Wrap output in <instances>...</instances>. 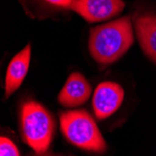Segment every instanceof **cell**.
I'll list each match as a JSON object with an SVG mask.
<instances>
[{"label": "cell", "mask_w": 156, "mask_h": 156, "mask_svg": "<svg viewBox=\"0 0 156 156\" xmlns=\"http://www.w3.org/2000/svg\"><path fill=\"white\" fill-rule=\"evenodd\" d=\"M133 43L131 19L125 16L91 28L88 49L94 60L105 66L118 61Z\"/></svg>", "instance_id": "6da1fadb"}, {"label": "cell", "mask_w": 156, "mask_h": 156, "mask_svg": "<svg viewBox=\"0 0 156 156\" xmlns=\"http://www.w3.org/2000/svg\"><path fill=\"white\" fill-rule=\"evenodd\" d=\"M60 127L65 137L76 147L97 153H104L107 143L94 118L84 109L62 112Z\"/></svg>", "instance_id": "7a4b0ae2"}, {"label": "cell", "mask_w": 156, "mask_h": 156, "mask_svg": "<svg viewBox=\"0 0 156 156\" xmlns=\"http://www.w3.org/2000/svg\"><path fill=\"white\" fill-rule=\"evenodd\" d=\"M20 123L24 142L36 153H45L54 132V121L50 112L36 101H27L21 108Z\"/></svg>", "instance_id": "3957f363"}, {"label": "cell", "mask_w": 156, "mask_h": 156, "mask_svg": "<svg viewBox=\"0 0 156 156\" xmlns=\"http://www.w3.org/2000/svg\"><path fill=\"white\" fill-rule=\"evenodd\" d=\"M124 6L122 0H74L70 9L88 23H97L116 17Z\"/></svg>", "instance_id": "277c9868"}, {"label": "cell", "mask_w": 156, "mask_h": 156, "mask_svg": "<svg viewBox=\"0 0 156 156\" xmlns=\"http://www.w3.org/2000/svg\"><path fill=\"white\" fill-rule=\"evenodd\" d=\"M124 98V90L114 81L98 84L93 95V108L98 120L111 116L121 107Z\"/></svg>", "instance_id": "5b68a950"}, {"label": "cell", "mask_w": 156, "mask_h": 156, "mask_svg": "<svg viewBox=\"0 0 156 156\" xmlns=\"http://www.w3.org/2000/svg\"><path fill=\"white\" fill-rule=\"evenodd\" d=\"M92 86L82 74L73 72L67 78L58 94V102L65 108H77L88 101Z\"/></svg>", "instance_id": "8992f818"}, {"label": "cell", "mask_w": 156, "mask_h": 156, "mask_svg": "<svg viewBox=\"0 0 156 156\" xmlns=\"http://www.w3.org/2000/svg\"><path fill=\"white\" fill-rule=\"evenodd\" d=\"M31 45L27 44L10 60L5 77V97H9L25 79L30 66Z\"/></svg>", "instance_id": "52a82bcc"}, {"label": "cell", "mask_w": 156, "mask_h": 156, "mask_svg": "<svg viewBox=\"0 0 156 156\" xmlns=\"http://www.w3.org/2000/svg\"><path fill=\"white\" fill-rule=\"evenodd\" d=\"M134 23L141 49L156 65V15L151 13L139 14L134 18Z\"/></svg>", "instance_id": "ba28073f"}, {"label": "cell", "mask_w": 156, "mask_h": 156, "mask_svg": "<svg viewBox=\"0 0 156 156\" xmlns=\"http://www.w3.org/2000/svg\"><path fill=\"white\" fill-rule=\"evenodd\" d=\"M0 156H21L17 146L7 136L0 139Z\"/></svg>", "instance_id": "9c48e42d"}, {"label": "cell", "mask_w": 156, "mask_h": 156, "mask_svg": "<svg viewBox=\"0 0 156 156\" xmlns=\"http://www.w3.org/2000/svg\"><path fill=\"white\" fill-rule=\"evenodd\" d=\"M51 9H70L74 0H40Z\"/></svg>", "instance_id": "30bf717a"}, {"label": "cell", "mask_w": 156, "mask_h": 156, "mask_svg": "<svg viewBox=\"0 0 156 156\" xmlns=\"http://www.w3.org/2000/svg\"><path fill=\"white\" fill-rule=\"evenodd\" d=\"M46 156H51V155H46Z\"/></svg>", "instance_id": "8fae6325"}]
</instances>
